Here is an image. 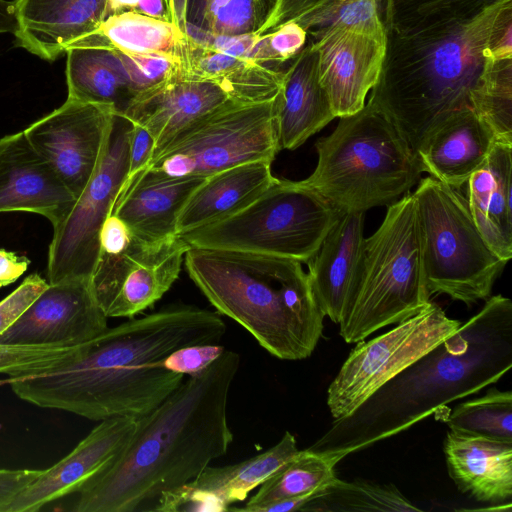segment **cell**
<instances>
[{"instance_id": "obj_1", "label": "cell", "mask_w": 512, "mask_h": 512, "mask_svg": "<svg viewBox=\"0 0 512 512\" xmlns=\"http://www.w3.org/2000/svg\"><path fill=\"white\" fill-rule=\"evenodd\" d=\"M225 333L219 313L171 305L107 328L66 364L7 382L20 399L39 407L94 421L138 419L183 382L185 375L163 366L168 355L185 346L218 343Z\"/></svg>"}, {"instance_id": "obj_2", "label": "cell", "mask_w": 512, "mask_h": 512, "mask_svg": "<svg viewBox=\"0 0 512 512\" xmlns=\"http://www.w3.org/2000/svg\"><path fill=\"white\" fill-rule=\"evenodd\" d=\"M240 364L224 352L138 418L121 452L81 489L77 512L155 511L160 499L196 478L233 441L229 391Z\"/></svg>"}, {"instance_id": "obj_3", "label": "cell", "mask_w": 512, "mask_h": 512, "mask_svg": "<svg viewBox=\"0 0 512 512\" xmlns=\"http://www.w3.org/2000/svg\"><path fill=\"white\" fill-rule=\"evenodd\" d=\"M512 367V301L486 299L481 310L439 345L335 420L309 449L335 457L398 434L458 399L496 383Z\"/></svg>"}, {"instance_id": "obj_4", "label": "cell", "mask_w": 512, "mask_h": 512, "mask_svg": "<svg viewBox=\"0 0 512 512\" xmlns=\"http://www.w3.org/2000/svg\"><path fill=\"white\" fill-rule=\"evenodd\" d=\"M511 3L499 0L474 15L402 32L386 30L383 67L369 102L415 153L448 117L472 109V92L502 12Z\"/></svg>"}, {"instance_id": "obj_5", "label": "cell", "mask_w": 512, "mask_h": 512, "mask_svg": "<svg viewBox=\"0 0 512 512\" xmlns=\"http://www.w3.org/2000/svg\"><path fill=\"white\" fill-rule=\"evenodd\" d=\"M189 277L217 313L247 330L281 360L309 357L325 315L300 262L272 255L190 247Z\"/></svg>"}, {"instance_id": "obj_6", "label": "cell", "mask_w": 512, "mask_h": 512, "mask_svg": "<svg viewBox=\"0 0 512 512\" xmlns=\"http://www.w3.org/2000/svg\"><path fill=\"white\" fill-rule=\"evenodd\" d=\"M315 148L317 165L301 182L342 213L390 204L418 184L422 173L416 153L369 101L355 114L340 117Z\"/></svg>"}, {"instance_id": "obj_7", "label": "cell", "mask_w": 512, "mask_h": 512, "mask_svg": "<svg viewBox=\"0 0 512 512\" xmlns=\"http://www.w3.org/2000/svg\"><path fill=\"white\" fill-rule=\"evenodd\" d=\"M420 257L415 202L407 192L388 206L379 228L364 238L350 298L339 321L347 343L398 324L431 301Z\"/></svg>"}, {"instance_id": "obj_8", "label": "cell", "mask_w": 512, "mask_h": 512, "mask_svg": "<svg viewBox=\"0 0 512 512\" xmlns=\"http://www.w3.org/2000/svg\"><path fill=\"white\" fill-rule=\"evenodd\" d=\"M421 265L429 295L466 305L486 300L506 261L487 245L458 189L428 176L412 193Z\"/></svg>"}, {"instance_id": "obj_9", "label": "cell", "mask_w": 512, "mask_h": 512, "mask_svg": "<svg viewBox=\"0 0 512 512\" xmlns=\"http://www.w3.org/2000/svg\"><path fill=\"white\" fill-rule=\"evenodd\" d=\"M342 214L301 181L277 179L238 212L180 236L193 248L260 253L308 263Z\"/></svg>"}, {"instance_id": "obj_10", "label": "cell", "mask_w": 512, "mask_h": 512, "mask_svg": "<svg viewBox=\"0 0 512 512\" xmlns=\"http://www.w3.org/2000/svg\"><path fill=\"white\" fill-rule=\"evenodd\" d=\"M278 95L270 101H232L179 134L146 168L171 177H209L234 166L274 160L281 150Z\"/></svg>"}, {"instance_id": "obj_11", "label": "cell", "mask_w": 512, "mask_h": 512, "mask_svg": "<svg viewBox=\"0 0 512 512\" xmlns=\"http://www.w3.org/2000/svg\"><path fill=\"white\" fill-rule=\"evenodd\" d=\"M461 323L430 302L416 315L351 351L327 390L334 420L348 417L373 393L454 334Z\"/></svg>"}, {"instance_id": "obj_12", "label": "cell", "mask_w": 512, "mask_h": 512, "mask_svg": "<svg viewBox=\"0 0 512 512\" xmlns=\"http://www.w3.org/2000/svg\"><path fill=\"white\" fill-rule=\"evenodd\" d=\"M131 123L115 115L98 166L48 249V283L91 278L99 253L101 227L129 173Z\"/></svg>"}, {"instance_id": "obj_13", "label": "cell", "mask_w": 512, "mask_h": 512, "mask_svg": "<svg viewBox=\"0 0 512 512\" xmlns=\"http://www.w3.org/2000/svg\"><path fill=\"white\" fill-rule=\"evenodd\" d=\"M189 248L179 235L148 241L133 234L123 249H99L91 283L107 318H133L153 306L177 280Z\"/></svg>"}, {"instance_id": "obj_14", "label": "cell", "mask_w": 512, "mask_h": 512, "mask_svg": "<svg viewBox=\"0 0 512 512\" xmlns=\"http://www.w3.org/2000/svg\"><path fill=\"white\" fill-rule=\"evenodd\" d=\"M116 114L111 106L67 97L24 133L77 199L98 166Z\"/></svg>"}, {"instance_id": "obj_15", "label": "cell", "mask_w": 512, "mask_h": 512, "mask_svg": "<svg viewBox=\"0 0 512 512\" xmlns=\"http://www.w3.org/2000/svg\"><path fill=\"white\" fill-rule=\"evenodd\" d=\"M107 328L91 278L73 277L49 284L0 335V344L75 346Z\"/></svg>"}, {"instance_id": "obj_16", "label": "cell", "mask_w": 512, "mask_h": 512, "mask_svg": "<svg viewBox=\"0 0 512 512\" xmlns=\"http://www.w3.org/2000/svg\"><path fill=\"white\" fill-rule=\"evenodd\" d=\"M312 43L317 51L319 80L335 117L360 111L379 80L386 38L335 27Z\"/></svg>"}, {"instance_id": "obj_17", "label": "cell", "mask_w": 512, "mask_h": 512, "mask_svg": "<svg viewBox=\"0 0 512 512\" xmlns=\"http://www.w3.org/2000/svg\"><path fill=\"white\" fill-rule=\"evenodd\" d=\"M76 202L24 130L0 138V213L42 215L57 229Z\"/></svg>"}, {"instance_id": "obj_18", "label": "cell", "mask_w": 512, "mask_h": 512, "mask_svg": "<svg viewBox=\"0 0 512 512\" xmlns=\"http://www.w3.org/2000/svg\"><path fill=\"white\" fill-rule=\"evenodd\" d=\"M138 419L114 417L102 420L64 458L21 490L7 512H35L45 505L77 493L106 467L136 431Z\"/></svg>"}, {"instance_id": "obj_19", "label": "cell", "mask_w": 512, "mask_h": 512, "mask_svg": "<svg viewBox=\"0 0 512 512\" xmlns=\"http://www.w3.org/2000/svg\"><path fill=\"white\" fill-rule=\"evenodd\" d=\"M298 451L295 437L286 431L276 445L245 461L220 467L208 465L192 481L164 495L155 512L227 511L231 504L244 501Z\"/></svg>"}, {"instance_id": "obj_20", "label": "cell", "mask_w": 512, "mask_h": 512, "mask_svg": "<svg viewBox=\"0 0 512 512\" xmlns=\"http://www.w3.org/2000/svg\"><path fill=\"white\" fill-rule=\"evenodd\" d=\"M232 101L217 83L177 77L136 95L119 116L149 131L153 159L183 131Z\"/></svg>"}, {"instance_id": "obj_21", "label": "cell", "mask_w": 512, "mask_h": 512, "mask_svg": "<svg viewBox=\"0 0 512 512\" xmlns=\"http://www.w3.org/2000/svg\"><path fill=\"white\" fill-rule=\"evenodd\" d=\"M206 178L171 177L144 168L126 178L111 214L141 239L158 241L177 236L179 214Z\"/></svg>"}, {"instance_id": "obj_22", "label": "cell", "mask_w": 512, "mask_h": 512, "mask_svg": "<svg viewBox=\"0 0 512 512\" xmlns=\"http://www.w3.org/2000/svg\"><path fill=\"white\" fill-rule=\"evenodd\" d=\"M16 45L55 61L74 41L97 31L112 14L108 0H14Z\"/></svg>"}, {"instance_id": "obj_23", "label": "cell", "mask_w": 512, "mask_h": 512, "mask_svg": "<svg viewBox=\"0 0 512 512\" xmlns=\"http://www.w3.org/2000/svg\"><path fill=\"white\" fill-rule=\"evenodd\" d=\"M496 136L473 109L454 113L422 143L416 154L422 172L459 189L486 161Z\"/></svg>"}, {"instance_id": "obj_24", "label": "cell", "mask_w": 512, "mask_h": 512, "mask_svg": "<svg viewBox=\"0 0 512 512\" xmlns=\"http://www.w3.org/2000/svg\"><path fill=\"white\" fill-rule=\"evenodd\" d=\"M365 212H345L308 264L314 298L325 316L339 323L352 293L364 240Z\"/></svg>"}, {"instance_id": "obj_25", "label": "cell", "mask_w": 512, "mask_h": 512, "mask_svg": "<svg viewBox=\"0 0 512 512\" xmlns=\"http://www.w3.org/2000/svg\"><path fill=\"white\" fill-rule=\"evenodd\" d=\"M444 454L459 491L481 502H511L512 442L449 430Z\"/></svg>"}, {"instance_id": "obj_26", "label": "cell", "mask_w": 512, "mask_h": 512, "mask_svg": "<svg viewBox=\"0 0 512 512\" xmlns=\"http://www.w3.org/2000/svg\"><path fill=\"white\" fill-rule=\"evenodd\" d=\"M290 61L278 94L277 120L280 148L294 150L336 117L319 80L313 43L307 41Z\"/></svg>"}, {"instance_id": "obj_27", "label": "cell", "mask_w": 512, "mask_h": 512, "mask_svg": "<svg viewBox=\"0 0 512 512\" xmlns=\"http://www.w3.org/2000/svg\"><path fill=\"white\" fill-rule=\"evenodd\" d=\"M468 206L489 248L512 257V142L496 139L486 161L468 179Z\"/></svg>"}, {"instance_id": "obj_28", "label": "cell", "mask_w": 512, "mask_h": 512, "mask_svg": "<svg viewBox=\"0 0 512 512\" xmlns=\"http://www.w3.org/2000/svg\"><path fill=\"white\" fill-rule=\"evenodd\" d=\"M65 53L68 97L111 106L121 115L134 96L118 50L97 30L71 43Z\"/></svg>"}, {"instance_id": "obj_29", "label": "cell", "mask_w": 512, "mask_h": 512, "mask_svg": "<svg viewBox=\"0 0 512 512\" xmlns=\"http://www.w3.org/2000/svg\"><path fill=\"white\" fill-rule=\"evenodd\" d=\"M276 180L271 173V162L268 161L240 164L207 177L181 210L176 226L177 235L238 212Z\"/></svg>"}, {"instance_id": "obj_30", "label": "cell", "mask_w": 512, "mask_h": 512, "mask_svg": "<svg viewBox=\"0 0 512 512\" xmlns=\"http://www.w3.org/2000/svg\"><path fill=\"white\" fill-rule=\"evenodd\" d=\"M338 462L321 452L299 450L259 486L244 507L228 510L259 512L265 505L286 499L311 501L337 479L334 468Z\"/></svg>"}, {"instance_id": "obj_31", "label": "cell", "mask_w": 512, "mask_h": 512, "mask_svg": "<svg viewBox=\"0 0 512 512\" xmlns=\"http://www.w3.org/2000/svg\"><path fill=\"white\" fill-rule=\"evenodd\" d=\"M98 31L117 50L130 54L183 56L185 33L173 22L147 16L136 10L109 15Z\"/></svg>"}, {"instance_id": "obj_32", "label": "cell", "mask_w": 512, "mask_h": 512, "mask_svg": "<svg viewBox=\"0 0 512 512\" xmlns=\"http://www.w3.org/2000/svg\"><path fill=\"white\" fill-rule=\"evenodd\" d=\"M383 0H320L296 21L316 41L327 30L340 27L386 38Z\"/></svg>"}, {"instance_id": "obj_33", "label": "cell", "mask_w": 512, "mask_h": 512, "mask_svg": "<svg viewBox=\"0 0 512 512\" xmlns=\"http://www.w3.org/2000/svg\"><path fill=\"white\" fill-rule=\"evenodd\" d=\"M303 511H421L391 484L336 479Z\"/></svg>"}, {"instance_id": "obj_34", "label": "cell", "mask_w": 512, "mask_h": 512, "mask_svg": "<svg viewBox=\"0 0 512 512\" xmlns=\"http://www.w3.org/2000/svg\"><path fill=\"white\" fill-rule=\"evenodd\" d=\"M471 105L496 139L512 142V58L487 56Z\"/></svg>"}, {"instance_id": "obj_35", "label": "cell", "mask_w": 512, "mask_h": 512, "mask_svg": "<svg viewBox=\"0 0 512 512\" xmlns=\"http://www.w3.org/2000/svg\"><path fill=\"white\" fill-rule=\"evenodd\" d=\"M443 421L449 430L512 442V392L490 389L483 396L458 404Z\"/></svg>"}, {"instance_id": "obj_36", "label": "cell", "mask_w": 512, "mask_h": 512, "mask_svg": "<svg viewBox=\"0 0 512 512\" xmlns=\"http://www.w3.org/2000/svg\"><path fill=\"white\" fill-rule=\"evenodd\" d=\"M499 0H383L386 30L402 32L427 23L474 15Z\"/></svg>"}, {"instance_id": "obj_37", "label": "cell", "mask_w": 512, "mask_h": 512, "mask_svg": "<svg viewBox=\"0 0 512 512\" xmlns=\"http://www.w3.org/2000/svg\"><path fill=\"white\" fill-rule=\"evenodd\" d=\"M280 0H207L202 27L214 34L259 33Z\"/></svg>"}, {"instance_id": "obj_38", "label": "cell", "mask_w": 512, "mask_h": 512, "mask_svg": "<svg viewBox=\"0 0 512 512\" xmlns=\"http://www.w3.org/2000/svg\"><path fill=\"white\" fill-rule=\"evenodd\" d=\"M83 345L0 344V373L17 377L47 372L71 361Z\"/></svg>"}, {"instance_id": "obj_39", "label": "cell", "mask_w": 512, "mask_h": 512, "mask_svg": "<svg viewBox=\"0 0 512 512\" xmlns=\"http://www.w3.org/2000/svg\"><path fill=\"white\" fill-rule=\"evenodd\" d=\"M118 53L134 97L181 77L183 70L181 56L157 53L130 54L119 50Z\"/></svg>"}, {"instance_id": "obj_40", "label": "cell", "mask_w": 512, "mask_h": 512, "mask_svg": "<svg viewBox=\"0 0 512 512\" xmlns=\"http://www.w3.org/2000/svg\"><path fill=\"white\" fill-rule=\"evenodd\" d=\"M48 285L39 274H30L0 301V335L21 317Z\"/></svg>"}, {"instance_id": "obj_41", "label": "cell", "mask_w": 512, "mask_h": 512, "mask_svg": "<svg viewBox=\"0 0 512 512\" xmlns=\"http://www.w3.org/2000/svg\"><path fill=\"white\" fill-rule=\"evenodd\" d=\"M224 350L218 343L185 346L168 355L163 361V366L189 376L207 368Z\"/></svg>"}, {"instance_id": "obj_42", "label": "cell", "mask_w": 512, "mask_h": 512, "mask_svg": "<svg viewBox=\"0 0 512 512\" xmlns=\"http://www.w3.org/2000/svg\"><path fill=\"white\" fill-rule=\"evenodd\" d=\"M267 34L269 47L281 64L293 59L308 41L306 31L294 20L282 24Z\"/></svg>"}, {"instance_id": "obj_43", "label": "cell", "mask_w": 512, "mask_h": 512, "mask_svg": "<svg viewBox=\"0 0 512 512\" xmlns=\"http://www.w3.org/2000/svg\"><path fill=\"white\" fill-rule=\"evenodd\" d=\"M154 148L155 141L149 131L139 124L131 123L128 177L147 167L153 157Z\"/></svg>"}, {"instance_id": "obj_44", "label": "cell", "mask_w": 512, "mask_h": 512, "mask_svg": "<svg viewBox=\"0 0 512 512\" xmlns=\"http://www.w3.org/2000/svg\"><path fill=\"white\" fill-rule=\"evenodd\" d=\"M42 470L0 469V512H7L15 496L35 480Z\"/></svg>"}, {"instance_id": "obj_45", "label": "cell", "mask_w": 512, "mask_h": 512, "mask_svg": "<svg viewBox=\"0 0 512 512\" xmlns=\"http://www.w3.org/2000/svg\"><path fill=\"white\" fill-rule=\"evenodd\" d=\"M319 1L320 0H280L273 15L258 34L267 33L286 22L296 19Z\"/></svg>"}, {"instance_id": "obj_46", "label": "cell", "mask_w": 512, "mask_h": 512, "mask_svg": "<svg viewBox=\"0 0 512 512\" xmlns=\"http://www.w3.org/2000/svg\"><path fill=\"white\" fill-rule=\"evenodd\" d=\"M29 264L27 257L0 248V288L14 283L26 272Z\"/></svg>"}, {"instance_id": "obj_47", "label": "cell", "mask_w": 512, "mask_h": 512, "mask_svg": "<svg viewBox=\"0 0 512 512\" xmlns=\"http://www.w3.org/2000/svg\"><path fill=\"white\" fill-rule=\"evenodd\" d=\"M18 28L14 0H0V34L11 33L15 35Z\"/></svg>"}, {"instance_id": "obj_48", "label": "cell", "mask_w": 512, "mask_h": 512, "mask_svg": "<svg viewBox=\"0 0 512 512\" xmlns=\"http://www.w3.org/2000/svg\"><path fill=\"white\" fill-rule=\"evenodd\" d=\"M136 11L150 17L169 20V15L163 0H139Z\"/></svg>"}, {"instance_id": "obj_49", "label": "cell", "mask_w": 512, "mask_h": 512, "mask_svg": "<svg viewBox=\"0 0 512 512\" xmlns=\"http://www.w3.org/2000/svg\"><path fill=\"white\" fill-rule=\"evenodd\" d=\"M207 0H187L186 22L202 27L203 12Z\"/></svg>"}, {"instance_id": "obj_50", "label": "cell", "mask_w": 512, "mask_h": 512, "mask_svg": "<svg viewBox=\"0 0 512 512\" xmlns=\"http://www.w3.org/2000/svg\"><path fill=\"white\" fill-rule=\"evenodd\" d=\"M187 0H171L169 9L170 21L176 24L183 32L186 23Z\"/></svg>"}, {"instance_id": "obj_51", "label": "cell", "mask_w": 512, "mask_h": 512, "mask_svg": "<svg viewBox=\"0 0 512 512\" xmlns=\"http://www.w3.org/2000/svg\"><path fill=\"white\" fill-rule=\"evenodd\" d=\"M139 0H108L110 10L118 13L126 10H136Z\"/></svg>"}, {"instance_id": "obj_52", "label": "cell", "mask_w": 512, "mask_h": 512, "mask_svg": "<svg viewBox=\"0 0 512 512\" xmlns=\"http://www.w3.org/2000/svg\"><path fill=\"white\" fill-rule=\"evenodd\" d=\"M163 1H164L165 6H166L168 15H169V9H170V5H171V0H163Z\"/></svg>"}]
</instances>
